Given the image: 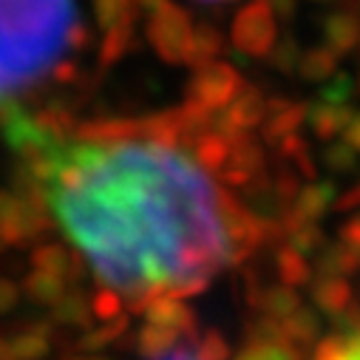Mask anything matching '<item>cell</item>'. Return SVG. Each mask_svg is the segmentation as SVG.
Returning <instances> with one entry per match:
<instances>
[{
  "label": "cell",
  "mask_w": 360,
  "mask_h": 360,
  "mask_svg": "<svg viewBox=\"0 0 360 360\" xmlns=\"http://www.w3.org/2000/svg\"><path fill=\"white\" fill-rule=\"evenodd\" d=\"M46 182L49 213L105 290L134 309L202 292L233 261L224 193L205 167L170 142L145 139L134 120L77 128Z\"/></svg>",
  "instance_id": "cell-1"
},
{
  "label": "cell",
  "mask_w": 360,
  "mask_h": 360,
  "mask_svg": "<svg viewBox=\"0 0 360 360\" xmlns=\"http://www.w3.org/2000/svg\"><path fill=\"white\" fill-rule=\"evenodd\" d=\"M85 43L74 0H0V100H15Z\"/></svg>",
  "instance_id": "cell-2"
},
{
  "label": "cell",
  "mask_w": 360,
  "mask_h": 360,
  "mask_svg": "<svg viewBox=\"0 0 360 360\" xmlns=\"http://www.w3.org/2000/svg\"><path fill=\"white\" fill-rule=\"evenodd\" d=\"M49 202L40 196H23L18 191H0V241L6 247H23L49 233Z\"/></svg>",
  "instance_id": "cell-3"
},
{
  "label": "cell",
  "mask_w": 360,
  "mask_h": 360,
  "mask_svg": "<svg viewBox=\"0 0 360 360\" xmlns=\"http://www.w3.org/2000/svg\"><path fill=\"white\" fill-rule=\"evenodd\" d=\"M145 32H148V43L165 63L170 65L188 63L191 40H193V20L182 6H176L173 0H165L153 15H148Z\"/></svg>",
  "instance_id": "cell-4"
},
{
  "label": "cell",
  "mask_w": 360,
  "mask_h": 360,
  "mask_svg": "<svg viewBox=\"0 0 360 360\" xmlns=\"http://www.w3.org/2000/svg\"><path fill=\"white\" fill-rule=\"evenodd\" d=\"M233 46L244 57H264L276 46V15L266 0H247L233 18Z\"/></svg>",
  "instance_id": "cell-5"
},
{
  "label": "cell",
  "mask_w": 360,
  "mask_h": 360,
  "mask_svg": "<svg viewBox=\"0 0 360 360\" xmlns=\"http://www.w3.org/2000/svg\"><path fill=\"white\" fill-rule=\"evenodd\" d=\"M241 88H244L241 74L233 65L216 60V63L196 68V74L188 85V103L207 114H219L224 105H230L236 100Z\"/></svg>",
  "instance_id": "cell-6"
},
{
  "label": "cell",
  "mask_w": 360,
  "mask_h": 360,
  "mask_svg": "<svg viewBox=\"0 0 360 360\" xmlns=\"http://www.w3.org/2000/svg\"><path fill=\"white\" fill-rule=\"evenodd\" d=\"M321 37H323V49H329L335 57L340 54H352L354 49H360V20L352 12V6L335 9L321 20Z\"/></svg>",
  "instance_id": "cell-7"
},
{
  "label": "cell",
  "mask_w": 360,
  "mask_h": 360,
  "mask_svg": "<svg viewBox=\"0 0 360 360\" xmlns=\"http://www.w3.org/2000/svg\"><path fill=\"white\" fill-rule=\"evenodd\" d=\"M49 352H51V323L29 321V323H20L6 338L9 360H43Z\"/></svg>",
  "instance_id": "cell-8"
},
{
  "label": "cell",
  "mask_w": 360,
  "mask_h": 360,
  "mask_svg": "<svg viewBox=\"0 0 360 360\" xmlns=\"http://www.w3.org/2000/svg\"><path fill=\"white\" fill-rule=\"evenodd\" d=\"M307 120V108L301 103L290 100H266V117H264V139L269 145H281L287 136L298 134V128Z\"/></svg>",
  "instance_id": "cell-9"
},
{
  "label": "cell",
  "mask_w": 360,
  "mask_h": 360,
  "mask_svg": "<svg viewBox=\"0 0 360 360\" xmlns=\"http://www.w3.org/2000/svg\"><path fill=\"white\" fill-rule=\"evenodd\" d=\"M32 269H40L46 276L60 278L65 287L74 284L82 276V261L77 258V252L60 247V244H43L32 252Z\"/></svg>",
  "instance_id": "cell-10"
},
{
  "label": "cell",
  "mask_w": 360,
  "mask_h": 360,
  "mask_svg": "<svg viewBox=\"0 0 360 360\" xmlns=\"http://www.w3.org/2000/svg\"><path fill=\"white\" fill-rule=\"evenodd\" d=\"M145 315H148V323L153 326H165V329H173L176 335H191L196 332V318L193 312L176 298H159V301H150L145 307Z\"/></svg>",
  "instance_id": "cell-11"
},
{
  "label": "cell",
  "mask_w": 360,
  "mask_h": 360,
  "mask_svg": "<svg viewBox=\"0 0 360 360\" xmlns=\"http://www.w3.org/2000/svg\"><path fill=\"white\" fill-rule=\"evenodd\" d=\"M332 199H335V185L332 182H318V185L307 188L304 193H298L292 210L287 213V224H304V221L321 219L329 210Z\"/></svg>",
  "instance_id": "cell-12"
},
{
  "label": "cell",
  "mask_w": 360,
  "mask_h": 360,
  "mask_svg": "<svg viewBox=\"0 0 360 360\" xmlns=\"http://www.w3.org/2000/svg\"><path fill=\"white\" fill-rule=\"evenodd\" d=\"M309 128L321 136V139H332L335 134L346 131V125L352 122V105H332V103H315L307 111Z\"/></svg>",
  "instance_id": "cell-13"
},
{
  "label": "cell",
  "mask_w": 360,
  "mask_h": 360,
  "mask_svg": "<svg viewBox=\"0 0 360 360\" xmlns=\"http://www.w3.org/2000/svg\"><path fill=\"white\" fill-rule=\"evenodd\" d=\"M188 145L193 148V159L202 167H210V170H221L224 162H227V156H230V139L224 134L213 131V128L199 131Z\"/></svg>",
  "instance_id": "cell-14"
},
{
  "label": "cell",
  "mask_w": 360,
  "mask_h": 360,
  "mask_svg": "<svg viewBox=\"0 0 360 360\" xmlns=\"http://www.w3.org/2000/svg\"><path fill=\"white\" fill-rule=\"evenodd\" d=\"M224 51V34L213 23H199L193 26V40H191V54L188 65L202 68L207 63H216V57Z\"/></svg>",
  "instance_id": "cell-15"
},
{
  "label": "cell",
  "mask_w": 360,
  "mask_h": 360,
  "mask_svg": "<svg viewBox=\"0 0 360 360\" xmlns=\"http://www.w3.org/2000/svg\"><path fill=\"white\" fill-rule=\"evenodd\" d=\"M91 315H94V312H91V301H88L79 290L65 292V295L51 307L54 323H63V326H88Z\"/></svg>",
  "instance_id": "cell-16"
},
{
  "label": "cell",
  "mask_w": 360,
  "mask_h": 360,
  "mask_svg": "<svg viewBox=\"0 0 360 360\" xmlns=\"http://www.w3.org/2000/svg\"><path fill=\"white\" fill-rule=\"evenodd\" d=\"M94 15L97 23L108 32L114 26H136L139 9L136 0H94Z\"/></svg>",
  "instance_id": "cell-17"
},
{
  "label": "cell",
  "mask_w": 360,
  "mask_h": 360,
  "mask_svg": "<svg viewBox=\"0 0 360 360\" xmlns=\"http://www.w3.org/2000/svg\"><path fill=\"white\" fill-rule=\"evenodd\" d=\"M136 46V26H114L105 32L103 43H100V63L105 68H111L114 63H120L131 49Z\"/></svg>",
  "instance_id": "cell-18"
},
{
  "label": "cell",
  "mask_w": 360,
  "mask_h": 360,
  "mask_svg": "<svg viewBox=\"0 0 360 360\" xmlns=\"http://www.w3.org/2000/svg\"><path fill=\"white\" fill-rule=\"evenodd\" d=\"M23 292L29 295V301L43 304V307H54L63 295H65V284L54 276H46L40 269H32L23 281Z\"/></svg>",
  "instance_id": "cell-19"
},
{
  "label": "cell",
  "mask_w": 360,
  "mask_h": 360,
  "mask_svg": "<svg viewBox=\"0 0 360 360\" xmlns=\"http://www.w3.org/2000/svg\"><path fill=\"white\" fill-rule=\"evenodd\" d=\"M338 71V57L329 49H309L298 60V74L309 82H326Z\"/></svg>",
  "instance_id": "cell-20"
},
{
  "label": "cell",
  "mask_w": 360,
  "mask_h": 360,
  "mask_svg": "<svg viewBox=\"0 0 360 360\" xmlns=\"http://www.w3.org/2000/svg\"><path fill=\"white\" fill-rule=\"evenodd\" d=\"M315 301H318V307H321L323 312L340 315V312H346L349 304H352V290H349V284L340 281V278H326V281L318 284Z\"/></svg>",
  "instance_id": "cell-21"
},
{
  "label": "cell",
  "mask_w": 360,
  "mask_h": 360,
  "mask_svg": "<svg viewBox=\"0 0 360 360\" xmlns=\"http://www.w3.org/2000/svg\"><path fill=\"white\" fill-rule=\"evenodd\" d=\"M236 360H301V357L284 338H266L241 349Z\"/></svg>",
  "instance_id": "cell-22"
},
{
  "label": "cell",
  "mask_w": 360,
  "mask_h": 360,
  "mask_svg": "<svg viewBox=\"0 0 360 360\" xmlns=\"http://www.w3.org/2000/svg\"><path fill=\"white\" fill-rule=\"evenodd\" d=\"M357 266H360V252L346 247L343 241L326 247V252L321 258V273L326 278H335V276H343V273H354Z\"/></svg>",
  "instance_id": "cell-23"
},
{
  "label": "cell",
  "mask_w": 360,
  "mask_h": 360,
  "mask_svg": "<svg viewBox=\"0 0 360 360\" xmlns=\"http://www.w3.org/2000/svg\"><path fill=\"white\" fill-rule=\"evenodd\" d=\"M179 338H182V335H176L173 329H165V326H153V323H148V326L139 332L136 346H139V352H142L145 357H156V354H162V352L173 349Z\"/></svg>",
  "instance_id": "cell-24"
},
{
  "label": "cell",
  "mask_w": 360,
  "mask_h": 360,
  "mask_svg": "<svg viewBox=\"0 0 360 360\" xmlns=\"http://www.w3.org/2000/svg\"><path fill=\"white\" fill-rule=\"evenodd\" d=\"M315 360H360V335L326 338V340L318 346Z\"/></svg>",
  "instance_id": "cell-25"
},
{
  "label": "cell",
  "mask_w": 360,
  "mask_h": 360,
  "mask_svg": "<svg viewBox=\"0 0 360 360\" xmlns=\"http://www.w3.org/2000/svg\"><path fill=\"white\" fill-rule=\"evenodd\" d=\"M318 315L315 312H309V309H295L292 315H287L284 318V326H281V335H287V338H292V340H312L315 335H318Z\"/></svg>",
  "instance_id": "cell-26"
},
{
  "label": "cell",
  "mask_w": 360,
  "mask_h": 360,
  "mask_svg": "<svg viewBox=\"0 0 360 360\" xmlns=\"http://www.w3.org/2000/svg\"><path fill=\"white\" fill-rule=\"evenodd\" d=\"M278 273H281V278H284L290 287H301V284L309 281V266H307L304 255H298V252L290 250V247H284V250L278 252Z\"/></svg>",
  "instance_id": "cell-27"
},
{
  "label": "cell",
  "mask_w": 360,
  "mask_h": 360,
  "mask_svg": "<svg viewBox=\"0 0 360 360\" xmlns=\"http://www.w3.org/2000/svg\"><path fill=\"white\" fill-rule=\"evenodd\" d=\"M261 307H264V312L276 315V318H287L298 309V295L290 287H273L261 295Z\"/></svg>",
  "instance_id": "cell-28"
},
{
  "label": "cell",
  "mask_w": 360,
  "mask_h": 360,
  "mask_svg": "<svg viewBox=\"0 0 360 360\" xmlns=\"http://www.w3.org/2000/svg\"><path fill=\"white\" fill-rule=\"evenodd\" d=\"M298 60H301V49H298L292 34H287L284 40H276L273 51H269V63H273V68H278L284 74L298 71Z\"/></svg>",
  "instance_id": "cell-29"
},
{
  "label": "cell",
  "mask_w": 360,
  "mask_h": 360,
  "mask_svg": "<svg viewBox=\"0 0 360 360\" xmlns=\"http://www.w3.org/2000/svg\"><path fill=\"white\" fill-rule=\"evenodd\" d=\"M318 100L321 103H332V105H349V100H352V77L343 74V71H335L323 82Z\"/></svg>",
  "instance_id": "cell-30"
},
{
  "label": "cell",
  "mask_w": 360,
  "mask_h": 360,
  "mask_svg": "<svg viewBox=\"0 0 360 360\" xmlns=\"http://www.w3.org/2000/svg\"><path fill=\"white\" fill-rule=\"evenodd\" d=\"M199 360H227L230 357V349H227V340L219 335V332H205L196 343H193Z\"/></svg>",
  "instance_id": "cell-31"
},
{
  "label": "cell",
  "mask_w": 360,
  "mask_h": 360,
  "mask_svg": "<svg viewBox=\"0 0 360 360\" xmlns=\"http://www.w3.org/2000/svg\"><path fill=\"white\" fill-rule=\"evenodd\" d=\"M125 332V318H114L108 326H103V329H97V332H88L85 338H82V343H79V349L82 352H97L100 346H108L117 335H122Z\"/></svg>",
  "instance_id": "cell-32"
},
{
  "label": "cell",
  "mask_w": 360,
  "mask_h": 360,
  "mask_svg": "<svg viewBox=\"0 0 360 360\" xmlns=\"http://www.w3.org/2000/svg\"><path fill=\"white\" fill-rule=\"evenodd\" d=\"M91 312L100 315V318H105V321H114L122 312V298L117 292H111V290H100L97 298L91 301Z\"/></svg>",
  "instance_id": "cell-33"
},
{
  "label": "cell",
  "mask_w": 360,
  "mask_h": 360,
  "mask_svg": "<svg viewBox=\"0 0 360 360\" xmlns=\"http://www.w3.org/2000/svg\"><path fill=\"white\" fill-rule=\"evenodd\" d=\"M323 159H326V165H329L332 170H338V173H343V170L354 167V150H352L346 142L329 145V148H326V153H323Z\"/></svg>",
  "instance_id": "cell-34"
},
{
  "label": "cell",
  "mask_w": 360,
  "mask_h": 360,
  "mask_svg": "<svg viewBox=\"0 0 360 360\" xmlns=\"http://www.w3.org/2000/svg\"><path fill=\"white\" fill-rule=\"evenodd\" d=\"M18 301H20V287H18L12 278L0 276V315L12 312V309L18 307Z\"/></svg>",
  "instance_id": "cell-35"
},
{
  "label": "cell",
  "mask_w": 360,
  "mask_h": 360,
  "mask_svg": "<svg viewBox=\"0 0 360 360\" xmlns=\"http://www.w3.org/2000/svg\"><path fill=\"white\" fill-rule=\"evenodd\" d=\"M150 360H199V354H196L193 346H173V349H167V352H162Z\"/></svg>",
  "instance_id": "cell-36"
},
{
  "label": "cell",
  "mask_w": 360,
  "mask_h": 360,
  "mask_svg": "<svg viewBox=\"0 0 360 360\" xmlns=\"http://www.w3.org/2000/svg\"><path fill=\"white\" fill-rule=\"evenodd\" d=\"M266 4H269V9H273V15H276V18L287 20V23L295 18V9H298L295 0H266Z\"/></svg>",
  "instance_id": "cell-37"
},
{
  "label": "cell",
  "mask_w": 360,
  "mask_h": 360,
  "mask_svg": "<svg viewBox=\"0 0 360 360\" xmlns=\"http://www.w3.org/2000/svg\"><path fill=\"white\" fill-rule=\"evenodd\" d=\"M346 145L352 148V150H360V114L357 117H352V122L346 125Z\"/></svg>",
  "instance_id": "cell-38"
},
{
  "label": "cell",
  "mask_w": 360,
  "mask_h": 360,
  "mask_svg": "<svg viewBox=\"0 0 360 360\" xmlns=\"http://www.w3.org/2000/svg\"><path fill=\"white\" fill-rule=\"evenodd\" d=\"M0 360H9L6 357V335L4 332H0Z\"/></svg>",
  "instance_id": "cell-39"
},
{
  "label": "cell",
  "mask_w": 360,
  "mask_h": 360,
  "mask_svg": "<svg viewBox=\"0 0 360 360\" xmlns=\"http://www.w3.org/2000/svg\"><path fill=\"white\" fill-rule=\"evenodd\" d=\"M202 4H227V0H202Z\"/></svg>",
  "instance_id": "cell-40"
},
{
  "label": "cell",
  "mask_w": 360,
  "mask_h": 360,
  "mask_svg": "<svg viewBox=\"0 0 360 360\" xmlns=\"http://www.w3.org/2000/svg\"><path fill=\"white\" fill-rule=\"evenodd\" d=\"M4 250H6V244H4V241H0V252H4Z\"/></svg>",
  "instance_id": "cell-41"
},
{
  "label": "cell",
  "mask_w": 360,
  "mask_h": 360,
  "mask_svg": "<svg viewBox=\"0 0 360 360\" xmlns=\"http://www.w3.org/2000/svg\"><path fill=\"white\" fill-rule=\"evenodd\" d=\"M68 360H79V357H68Z\"/></svg>",
  "instance_id": "cell-42"
}]
</instances>
